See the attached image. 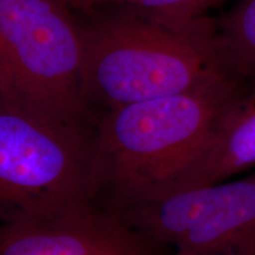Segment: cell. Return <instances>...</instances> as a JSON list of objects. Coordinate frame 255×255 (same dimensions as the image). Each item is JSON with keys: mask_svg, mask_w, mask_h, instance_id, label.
<instances>
[{"mask_svg": "<svg viewBox=\"0 0 255 255\" xmlns=\"http://www.w3.org/2000/svg\"><path fill=\"white\" fill-rule=\"evenodd\" d=\"M119 213L88 203L62 214L0 223V255H173Z\"/></svg>", "mask_w": 255, "mask_h": 255, "instance_id": "6", "label": "cell"}, {"mask_svg": "<svg viewBox=\"0 0 255 255\" xmlns=\"http://www.w3.org/2000/svg\"><path fill=\"white\" fill-rule=\"evenodd\" d=\"M252 168H255V88L229 111L189 163L154 195L225 182Z\"/></svg>", "mask_w": 255, "mask_h": 255, "instance_id": "7", "label": "cell"}, {"mask_svg": "<svg viewBox=\"0 0 255 255\" xmlns=\"http://www.w3.org/2000/svg\"><path fill=\"white\" fill-rule=\"evenodd\" d=\"M119 214L175 255H255V171L157 194Z\"/></svg>", "mask_w": 255, "mask_h": 255, "instance_id": "5", "label": "cell"}, {"mask_svg": "<svg viewBox=\"0 0 255 255\" xmlns=\"http://www.w3.org/2000/svg\"><path fill=\"white\" fill-rule=\"evenodd\" d=\"M255 84L225 76L97 116L91 202L119 213L150 197L194 158Z\"/></svg>", "mask_w": 255, "mask_h": 255, "instance_id": "1", "label": "cell"}, {"mask_svg": "<svg viewBox=\"0 0 255 255\" xmlns=\"http://www.w3.org/2000/svg\"><path fill=\"white\" fill-rule=\"evenodd\" d=\"M173 255H175V254H174V253H173Z\"/></svg>", "mask_w": 255, "mask_h": 255, "instance_id": "10", "label": "cell"}, {"mask_svg": "<svg viewBox=\"0 0 255 255\" xmlns=\"http://www.w3.org/2000/svg\"><path fill=\"white\" fill-rule=\"evenodd\" d=\"M95 127L43 119L0 100V223L92 203Z\"/></svg>", "mask_w": 255, "mask_h": 255, "instance_id": "4", "label": "cell"}, {"mask_svg": "<svg viewBox=\"0 0 255 255\" xmlns=\"http://www.w3.org/2000/svg\"><path fill=\"white\" fill-rule=\"evenodd\" d=\"M214 43L227 71L255 84V0H245L213 25Z\"/></svg>", "mask_w": 255, "mask_h": 255, "instance_id": "8", "label": "cell"}, {"mask_svg": "<svg viewBox=\"0 0 255 255\" xmlns=\"http://www.w3.org/2000/svg\"><path fill=\"white\" fill-rule=\"evenodd\" d=\"M69 8L63 0H0V100L96 126L83 90L81 28Z\"/></svg>", "mask_w": 255, "mask_h": 255, "instance_id": "3", "label": "cell"}, {"mask_svg": "<svg viewBox=\"0 0 255 255\" xmlns=\"http://www.w3.org/2000/svg\"><path fill=\"white\" fill-rule=\"evenodd\" d=\"M90 19L79 28L83 90L96 119L123 105L233 76L220 59L207 21L174 24L132 8Z\"/></svg>", "mask_w": 255, "mask_h": 255, "instance_id": "2", "label": "cell"}, {"mask_svg": "<svg viewBox=\"0 0 255 255\" xmlns=\"http://www.w3.org/2000/svg\"><path fill=\"white\" fill-rule=\"evenodd\" d=\"M70 8L91 9L105 5L129 7L174 24H190L199 20L203 9L218 0H63Z\"/></svg>", "mask_w": 255, "mask_h": 255, "instance_id": "9", "label": "cell"}]
</instances>
